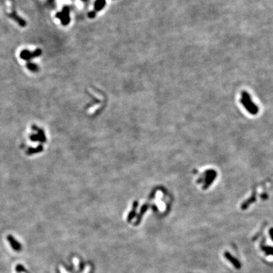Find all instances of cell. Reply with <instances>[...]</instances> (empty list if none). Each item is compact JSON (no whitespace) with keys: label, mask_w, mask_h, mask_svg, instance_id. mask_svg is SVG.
Here are the masks:
<instances>
[{"label":"cell","mask_w":273,"mask_h":273,"mask_svg":"<svg viewBox=\"0 0 273 273\" xmlns=\"http://www.w3.org/2000/svg\"><path fill=\"white\" fill-rule=\"evenodd\" d=\"M95 15H96V12H90L89 13V17L90 18H94V17H95Z\"/></svg>","instance_id":"obj_5"},{"label":"cell","mask_w":273,"mask_h":273,"mask_svg":"<svg viewBox=\"0 0 273 273\" xmlns=\"http://www.w3.org/2000/svg\"><path fill=\"white\" fill-rule=\"evenodd\" d=\"M227 258H228L231 262H233V263L234 264L235 266H236V267H239V266H239V264L237 263V260H235L234 259L231 258V256L229 255L228 253H227Z\"/></svg>","instance_id":"obj_4"},{"label":"cell","mask_w":273,"mask_h":273,"mask_svg":"<svg viewBox=\"0 0 273 273\" xmlns=\"http://www.w3.org/2000/svg\"><path fill=\"white\" fill-rule=\"evenodd\" d=\"M242 102L243 104V105L245 106L247 109L250 111V112L252 113H255L257 112V107L252 103L250 96L249 94L246 92H243L242 94Z\"/></svg>","instance_id":"obj_1"},{"label":"cell","mask_w":273,"mask_h":273,"mask_svg":"<svg viewBox=\"0 0 273 273\" xmlns=\"http://www.w3.org/2000/svg\"><path fill=\"white\" fill-rule=\"evenodd\" d=\"M105 5H106L105 0H96V2H95V6H94L95 12H98V11L101 10V9L104 8Z\"/></svg>","instance_id":"obj_3"},{"label":"cell","mask_w":273,"mask_h":273,"mask_svg":"<svg viewBox=\"0 0 273 273\" xmlns=\"http://www.w3.org/2000/svg\"><path fill=\"white\" fill-rule=\"evenodd\" d=\"M57 17L60 18L61 21V23L63 25H67L70 22V17H69V8L68 7H65L62 12H60L57 14Z\"/></svg>","instance_id":"obj_2"}]
</instances>
